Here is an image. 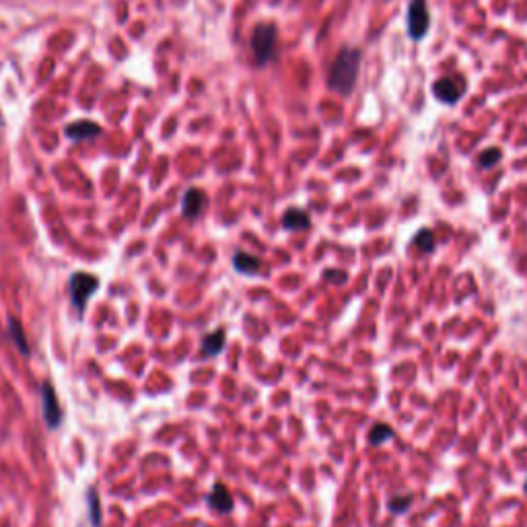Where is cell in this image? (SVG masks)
Here are the masks:
<instances>
[{
  "label": "cell",
  "mask_w": 527,
  "mask_h": 527,
  "mask_svg": "<svg viewBox=\"0 0 527 527\" xmlns=\"http://www.w3.org/2000/svg\"><path fill=\"white\" fill-rule=\"evenodd\" d=\"M524 493L527 495V480H526V484H524Z\"/></svg>",
  "instance_id": "cell-20"
},
{
  "label": "cell",
  "mask_w": 527,
  "mask_h": 527,
  "mask_svg": "<svg viewBox=\"0 0 527 527\" xmlns=\"http://www.w3.org/2000/svg\"><path fill=\"white\" fill-rule=\"evenodd\" d=\"M225 338H227V332L223 327L211 332L208 336H204V340H202V356H217L223 350V346H225Z\"/></svg>",
  "instance_id": "cell-12"
},
{
  "label": "cell",
  "mask_w": 527,
  "mask_h": 527,
  "mask_svg": "<svg viewBox=\"0 0 527 527\" xmlns=\"http://www.w3.org/2000/svg\"><path fill=\"white\" fill-rule=\"evenodd\" d=\"M233 268H235L239 274L252 276V274H258V270L262 268V262H260L256 256H252V254L235 252V256H233Z\"/></svg>",
  "instance_id": "cell-13"
},
{
  "label": "cell",
  "mask_w": 527,
  "mask_h": 527,
  "mask_svg": "<svg viewBox=\"0 0 527 527\" xmlns=\"http://www.w3.org/2000/svg\"><path fill=\"white\" fill-rule=\"evenodd\" d=\"M394 437V431H391V427H387V424H375L371 431H369V443L371 445H381V443H385V441H389Z\"/></svg>",
  "instance_id": "cell-15"
},
{
  "label": "cell",
  "mask_w": 527,
  "mask_h": 527,
  "mask_svg": "<svg viewBox=\"0 0 527 527\" xmlns=\"http://www.w3.org/2000/svg\"><path fill=\"white\" fill-rule=\"evenodd\" d=\"M274 47H276V27L270 23L258 25L252 35V50H254L256 60L260 64L270 62L274 56Z\"/></svg>",
  "instance_id": "cell-3"
},
{
  "label": "cell",
  "mask_w": 527,
  "mask_h": 527,
  "mask_svg": "<svg viewBox=\"0 0 527 527\" xmlns=\"http://www.w3.org/2000/svg\"><path fill=\"white\" fill-rule=\"evenodd\" d=\"M204 204H206V196H204V192H202V190H198V188H190V190L184 194V200H182V213H184V217H186V219H196V217L202 213Z\"/></svg>",
  "instance_id": "cell-8"
},
{
  "label": "cell",
  "mask_w": 527,
  "mask_h": 527,
  "mask_svg": "<svg viewBox=\"0 0 527 527\" xmlns=\"http://www.w3.org/2000/svg\"><path fill=\"white\" fill-rule=\"evenodd\" d=\"M41 410H43V422L50 431H56L62 424V408L58 402V396L52 387L50 381L43 383L41 387Z\"/></svg>",
  "instance_id": "cell-5"
},
{
  "label": "cell",
  "mask_w": 527,
  "mask_h": 527,
  "mask_svg": "<svg viewBox=\"0 0 527 527\" xmlns=\"http://www.w3.org/2000/svg\"><path fill=\"white\" fill-rule=\"evenodd\" d=\"M358 66H361V52L354 47H344L330 68L327 87L340 95H350L356 85Z\"/></svg>",
  "instance_id": "cell-1"
},
{
  "label": "cell",
  "mask_w": 527,
  "mask_h": 527,
  "mask_svg": "<svg viewBox=\"0 0 527 527\" xmlns=\"http://www.w3.org/2000/svg\"><path fill=\"white\" fill-rule=\"evenodd\" d=\"M8 338L12 340V344L17 346V350L23 354V356H29L31 348L27 344V338H25V330L21 325V321L17 317H8Z\"/></svg>",
  "instance_id": "cell-11"
},
{
  "label": "cell",
  "mask_w": 527,
  "mask_h": 527,
  "mask_svg": "<svg viewBox=\"0 0 527 527\" xmlns=\"http://www.w3.org/2000/svg\"><path fill=\"white\" fill-rule=\"evenodd\" d=\"M433 93L439 101H443L447 105H455L462 99V95L466 93V83L464 80L460 83V78H455V76H441L435 80Z\"/></svg>",
  "instance_id": "cell-6"
},
{
  "label": "cell",
  "mask_w": 527,
  "mask_h": 527,
  "mask_svg": "<svg viewBox=\"0 0 527 527\" xmlns=\"http://www.w3.org/2000/svg\"><path fill=\"white\" fill-rule=\"evenodd\" d=\"M412 246H414V250L420 252V254H431V252L435 250V233H433L431 229H420V231L414 235Z\"/></svg>",
  "instance_id": "cell-14"
},
{
  "label": "cell",
  "mask_w": 527,
  "mask_h": 527,
  "mask_svg": "<svg viewBox=\"0 0 527 527\" xmlns=\"http://www.w3.org/2000/svg\"><path fill=\"white\" fill-rule=\"evenodd\" d=\"M99 286V278L89 274V272H74L68 278V294H70V303L76 309L78 317H83L85 309H87V301L91 299V294L97 290Z\"/></svg>",
  "instance_id": "cell-2"
},
{
  "label": "cell",
  "mask_w": 527,
  "mask_h": 527,
  "mask_svg": "<svg viewBox=\"0 0 527 527\" xmlns=\"http://www.w3.org/2000/svg\"><path fill=\"white\" fill-rule=\"evenodd\" d=\"M282 227L286 231H305L311 227V219L301 208H288L282 217Z\"/></svg>",
  "instance_id": "cell-9"
},
{
  "label": "cell",
  "mask_w": 527,
  "mask_h": 527,
  "mask_svg": "<svg viewBox=\"0 0 527 527\" xmlns=\"http://www.w3.org/2000/svg\"><path fill=\"white\" fill-rule=\"evenodd\" d=\"M410 505H412V497H410V495H406V497H396V499H391L387 507H389V511H391V513L402 515V513H406V511L410 509Z\"/></svg>",
  "instance_id": "cell-18"
},
{
  "label": "cell",
  "mask_w": 527,
  "mask_h": 527,
  "mask_svg": "<svg viewBox=\"0 0 527 527\" xmlns=\"http://www.w3.org/2000/svg\"><path fill=\"white\" fill-rule=\"evenodd\" d=\"M87 501H89V517H91V524H93V527H99L101 526V507H99V497H97V491H95V488H89Z\"/></svg>",
  "instance_id": "cell-16"
},
{
  "label": "cell",
  "mask_w": 527,
  "mask_h": 527,
  "mask_svg": "<svg viewBox=\"0 0 527 527\" xmlns=\"http://www.w3.org/2000/svg\"><path fill=\"white\" fill-rule=\"evenodd\" d=\"M501 157H503L501 149H486L484 153H480L478 163H480L482 169H491V167H495L501 161Z\"/></svg>",
  "instance_id": "cell-17"
},
{
  "label": "cell",
  "mask_w": 527,
  "mask_h": 527,
  "mask_svg": "<svg viewBox=\"0 0 527 527\" xmlns=\"http://www.w3.org/2000/svg\"><path fill=\"white\" fill-rule=\"evenodd\" d=\"M323 278L330 280V282H338V284H340V282L346 280V274L340 272V270H325V272H323Z\"/></svg>",
  "instance_id": "cell-19"
},
{
  "label": "cell",
  "mask_w": 527,
  "mask_h": 527,
  "mask_svg": "<svg viewBox=\"0 0 527 527\" xmlns=\"http://www.w3.org/2000/svg\"><path fill=\"white\" fill-rule=\"evenodd\" d=\"M99 132H101V128L95 122H89V120H78V122H74L66 128V136L72 138V140H87V138L97 136Z\"/></svg>",
  "instance_id": "cell-10"
},
{
  "label": "cell",
  "mask_w": 527,
  "mask_h": 527,
  "mask_svg": "<svg viewBox=\"0 0 527 527\" xmlns=\"http://www.w3.org/2000/svg\"><path fill=\"white\" fill-rule=\"evenodd\" d=\"M206 505L215 511V513H231L233 507H235V501H233V495L229 493V488L223 484V482H217L211 491V495L206 497Z\"/></svg>",
  "instance_id": "cell-7"
},
{
  "label": "cell",
  "mask_w": 527,
  "mask_h": 527,
  "mask_svg": "<svg viewBox=\"0 0 527 527\" xmlns=\"http://www.w3.org/2000/svg\"><path fill=\"white\" fill-rule=\"evenodd\" d=\"M429 8H427V0H412L408 4V17H406V25H408V35L414 41H420L427 31H429Z\"/></svg>",
  "instance_id": "cell-4"
}]
</instances>
